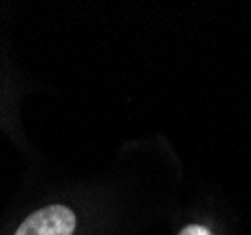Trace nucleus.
<instances>
[{"mask_svg":"<svg viewBox=\"0 0 251 235\" xmlns=\"http://www.w3.org/2000/svg\"><path fill=\"white\" fill-rule=\"evenodd\" d=\"M75 213L60 203L47 205L26 216L13 235H72L75 232Z\"/></svg>","mask_w":251,"mask_h":235,"instance_id":"f257e3e1","label":"nucleus"},{"mask_svg":"<svg viewBox=\"0 0 251 235\" xmlns=\"http://www.w3.org/2000/svg\"><path fill=\"white\" fill-rule=\"evenodd\" d=\"M178 235H212V234H210L206 228H202V226H199V224H189Z\"/></svg>","mask_w":251,"mask_h":235,"instance_id":"f03ea898","label":"nucleus"}]
</instances>
